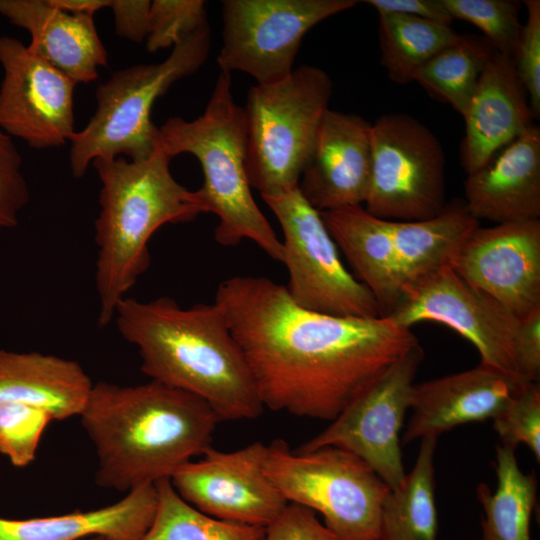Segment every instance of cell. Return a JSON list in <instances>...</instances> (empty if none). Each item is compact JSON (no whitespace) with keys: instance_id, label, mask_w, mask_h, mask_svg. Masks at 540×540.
Segmentation results:
<instances>
[{"instance_id":"6da1fadb","label":"cell","mask_w":540,"mask_h":540,"mask_svg":"<svg viewBox=\"0 0 540 540\" xmlns=\"http://www.w3.org/2000/svg\"><path fill=\"white\" fill-rule=\"evenodd\" d=\"M265 407L332 421L419 342L389 316L339 317L296 305L268 277L223 280L215 301Z\"/></svg>"},{"instance_id":"7a4b0ae2","label":"cell","mask_w":540,"mask_h":540,"mask_svg":"<svg viewBox=\"0 0 540 540\" xmlns=\"http://www.w3.org/2000/svg\"><path fill=\"white\" fill-rule=\"evenodd\" d=\"M79 417L95 448L96 484L126 493L170 479L211 446L220 422L202 399L153 380L94 383Z\"/></svg>"},{"instance_id":"3957f363","label":"cell","mask_w":540,"mask_h":540,"mask_svg":"<svg viewBox=\"0 0 540 540\" xmlns=\"http://www.w3.org/2000/svg\"><path fill=\"white\" fill-rule=\"evenodd\" d=\"M113 320L138 350L150 380L202 399L220 421L255 419L263 412L248 362L215 302L182 307L166 296L126 297Z\"/></svg>"},{"instance_id":"277c9868","label":"cell","mask_w":540,"mask_h":540,"mask_svg":"<svg viewBox=\"0 0 540 540\" xmlns=\"http://www.w3.org/2000/svg\"><path fill=\"white\" fill-rule=\"evenodd\" d=\"M171 159L157 145L143 161L119 156L92 162L101 182L95 220L100 327L111 323L118 304L148 269L152 235L164 224L189 222L205 213L196 191L172 176Z\"/></svg>"},{"instance_id":"5b68a950","label":"cell","mask_w":540,"mask_h":540,"mask_svg":"<svg viewBox=\"0 0 540 540\" xmlns=\"http://www.w3.org/2000/svg\"><path fill=\"white\" fill-rule=\"evenodd\" d=\"M246 139L244 109L234 101L230 73L221 71L204 113L192 121L169 118L159 127L158 146L171 158L190 153L200 162L204 181L196 193L205 213L218 217L214 238L220 245L249 239L282 263V241L251 193Z\"/></svg>"},{"instance_id":"8992f818","label":"cell","mask_w":540,"mask_h":540,"mask_svg":"<svg viewBox=\"0 0 540 540\" xmlns=\"http://www.w3.org/2000/svg\"><path fill=\"white\" fill-rule=\"evenodd\" d=\"M211 42L208 23L173 46L157 64L118 70L96 89L97 108L84 129L69 141L70 166L82 177L97 158H150L158 145L159 128L151 121L156 100L178 80L196 73L205 63Z\"/></svg>"},{"instance_id":"52a82bcc","label":"cell","mask_w":540,"mask_h":540,"mask_svg":"<svg viewBox=\"0 0 540 540\" xmlns=\"http://www.w3.org/2000/svg\"><path fill=\"white\" fill-rule=\"evenodd\" d=\"M333 84L321 68L302 65L284 79L251 87L246 106V173L261 196L298 187L329 109Z\"/></svg>"},{"instance_id":"ba28073f","label":"cell","mask_w":540,"mask_h":540,"mask_svg":"<svg viewBox=\"0 0 540 540\" xmlns=\"http://www.w3.org/2000/svg\"><path fill=\"white\" fill-rule=\"evenodd\" d=\"M264 470L287 503L319 513L335 540H378L390 488L356 455L332 446L293 451L277 439Z\"/></svg>"},{"instance_id":"9c48e42d","label":"cell","mask_w":540,"mask_h":540,"mask_svg":"<svg viewBox=\"0 0 540 540\" xmlns=\"http://www.w3.org/2000/svg\"><path fill=\"white\" fill-rule=\"evenodd\" d=\"M445 200V154L436 135L404 113L371 123V170L363 206L389 221H419L438 214Z\"/></svg>"},{"instance_id":"30bf717a","label":"cell","mask_w":540,"mask_h":540,"mask_svg":"<svg viewBox=\"0 0 540 540\" xmlns=\"http://www.w3.org/2000/svg\"><path fill=\"white\" fill-rule=\"evenodd\" d=\"M262 198L283 232L282 263L289 274L285 288L296 305L331 316H382L371 292L343 265L320 212L298 187Z\"/></svg>"},{"instance_id":"8fae6325","label":"cell","mask_w":540,"mask_h":540,"mask_svg":"<svg viewBox=\"0 0 540 540\" xmlns=\"http://www.w3.org/2000/svg\"><path fill=\"white\" fill-rule=\"evenodd\" d=\"M357 0H224L222 72L241 71L266 85L286 78L305 34Z\"/></svg>"},{"instance_id":"7c38bea8","label":"cell","mask_w":540,"mask_h":540,"mask_svg":"<svg viewBox=\"0 0 540 540\" xmlns=\"http://www.w3.org/2000/svg\"><path fill=\"white\" fill-rule=\"evenodd\" d=\"M423 359L424 350L418 344L355 397L323 431L296 450L337 447L362 459L391 490L402 485L407 473L400 432Z\"/></svg>"},{"instance_id":"4fadbf2b","label":"cell","mask_w":540,"mask_h":540,"mask_svg":"<svg viewBox=\"0 0 540 540\" xmlns=\"http://www.w3.org/2000/svg\"><path fill=\"white\" fill-rule=\"evenodd\" d=\"M389 317L407 328L423 321L444 324L474 345L480 364L518 376L513 345L520 320L450 266L408 290Z\"/></svg>"},{"instance_id":"5bb4252c","label":"cell","mask_w":540,"mask_h":540,"mask_svg":"<svg viewBox=\"0 0 540 540\" xmlns=\"http://www.w3.org/2000/svg\"><path fill=\"white\" fill-rule=\"evenodd\" d=\"M266 455L259 441L229 452L210 446L170 481L183 500L209 516L265 528L288 504L265 473Z\"/></svg>"},{"instance_id":"9a60e30c","label":"cell","mask_w":540,"mask_h":540,"mask_svg":"<svg viewBox=\"0 0 540 540\" xmlns=\"http://www.w3.org/2000/svg\"><path fill=\"white\" fill-rule=\"evenodd\" d=\"M0 129L33 149L55 148L74 130L71 78L21 41L0 35Z\"/></svg>"},{"instance_id":"2e32d148","label":"cell","mask_w":540,"mask_h":540,"mask_svg":"<svg viewBox=\"0 0 540 540\" xmlns=\"http://www.w3.org/2000/svg\"><path fill=\"white\" fill-rule=\"evenodd\" d=\"M450 267L525 318L540 308V220L478 226Z\"/></svg>"},{"instance_id":"e0dca14e","label":"cell","mask_w":540,"mask_h":540,"mask_svg":"<svg viewBox=\"0 0 540 540\" xmlns=\"http://www.w3.org/2000/svg\"><path fill=\"white\" fill-rule=\"evenodd\" d=\"M371 170V123L328 109L298 189L319 212L363 205Z\"/></svg>"},{"instance_id":"ac0fdd59","label":"cell","mask_w":540,"mask_h":540,"mask_svg":"<svg viewBox=\"0 0 540 540\" xmlns=\"http://www.w3.org/2000/svg\"><path fill=\"white\" fill-rule=\"evenodd\" d=\"M526 383L516 375L478 366L414 384L411 417L402 437H439L452 428L493 419Z\"/></svg>"},{"instance_id":"d6986e66","label":"cell","mask_w":540,"mask_h":540,"mask_svg":"<svg viewBox=\"0 0 540 540\" xmlns=\"http://www.w3.org/2000/svg\"><path fill=\"white\" fill-rule=\"evenodd\" d=\"M471 215L496 224L540 217V128L533 124L467 175Z\"/></svg>"},{"instance_id":"ffe728a7","label":"cell","mask_w":540,"mask_h":540,"mask_svg":"<svg viewBox=\"0 0 540 540\" xmlns=\"http://www.w3.org/2000/svg\"><path fill=\"white\" fill-rule=\"evenodd\" d=\"M463 118L460 158L467 175L533 125L535 117L512 57L495 51Z\"/></svg>"},{"instance_id":"44dd1931","label":"cell","mask_w":540,"mask_h":540,"mask_svg":"<svg viewBox=\"0 0 540 540\" xmlns=\"http://www.w3.org/2000/svg\"><path fill=\"white\" fill-rule=\"evenodd\" d=\"M0 15L28 31L29 49L77 84L94 81L107 65L92 15L65 12L49 0H0Z\"/></svg>"},{"instance_id":"7402d4cb","label":"cell","mask_w":540,"mask_h":540,"mask_svg":"<svg viewBox=\"0 0 540 540\" xmlns=\"http://www.w3.org/2000/svg\"><path fill=\"white\" fill-rule=\"evenodd\" d=\"M93 385L74 360L40 352L0 350V403L39 407L54 420H65L80 415Z\"/></svg>"},{"instance_id":"603a6c76","label":"cell","mask_w":540,"mask_h":540,"mask_svg":"<svg viewBox=\"0 0 540 540\" xmlns=\"http://www.w3.org/2000/svg\"><path fill=\"white\" fill-rule=\"evenodd\" d=\"M156 506V486L145 484L95 510L29 519L0 517V540H140L152 524Z\"/></svg>"},{"instance_id":"cb8c5ba5","label":"cell","mask_w":540,"mask_h":540,"mask_svg":"<svg viewBox=\"0 0 540 540\" xmlns=\"http://www.w3.org/2000/svg\"><path fill=\"white\" fill-rule=\"evenodd\" d=\"M320 214L354 277L371 292L382 316H390L402 299V286L389 221L363 205Z\"/></svg>"},{"instance_id":"d4e9b609","label":"cell","mask_w":540,"mask_h":540,"mask_svg":"<svg viewBox=\"0 0 540 540\" xmlns=\"http://www.w3.org/2000/svg\"><path fill=\"white\" fill-rule=\"evenodd\" d=\"M478 226L479 221L460 198L446 203L438 214L425 220L389 221L402 297L426 277L450 266Z\"/></svg>"},{"instance_id":"484cf974","label":"cell","mask_w":540,"mask_h":540,"mask_svg":"<svg viewBox=\"0 0 540 540\" xmlns=\"http://www.w3.org/2000/svg\"><path fill=\"white\" fill-rule=\"evenodd\" d=\"M437 437L421 438L417 459L405 480L386 496L378 540H436L434 452Z\"/></svg>"},{"instance_id":"4316f807","label":"cell","mask_w":540,"mask_h":540,"mask_svg":"<svg viewBox=\"0 0 540 540\" xmlns=\"http://www.w3.org/2000/svg\"><path fill=\"white\" fill-rule=\"evenodd\" d=\"M497 486L492 492L485 484L477 487L482 504L483 540H532L530 522L537 500V479L518 466L514 450L496 447Z\"/></svg>"},{"instance_id":"83f0119b","label":"cell","mask_w":540,"mask_h":540,"mask_svg":"<svg viewBox=\"0 0 540 540\" xmlns=\"http://www.w3.org/2000/svg\"><path fill=\"white\" fill-rule=\"evenodd\" d=\"M381 64L396 84L414 81L417 71L458 37L450 25L414 16L378 12Z\"/></svg>"},{"instance_id":"f1b7e54d","label":"cell","mask_w":540,"mask_h":540,"mask_svg":"<svg viewBox=\"0 0 540 540\" xmlns=\"http://www.w3.org/2000/svg\"><path fill=\"white\" fill-rule=\"evenodd\" d=\"M494 53L483 36L460 34L417 71L414 81L463 116Z\"/></svg>"},{"instance_id":"f546056e","label":"cell","mask_w":540,"mask_h":540,"mask_svg":"<svg viewBox=\"0 0 540 540\" xmlns=\"http://www.w3.org/2000/svg\"><path fill=\"white\" fill-rule=\"evenodd\" d=\"M157 506L140 540H265V528L209 516L183 500L170 479L155 483Z\"/></svg>"},{"instance_id":"4dcf8cb0","label":"cell","mask_w":540,"mask_h":540,"mask_svg":"<svg viewBox=\"0 0 540 540\" xmlns=\"http://www.w3.org/2000/svg\"><path fill=\"white\" fill-rule=\"evenodd\" d=\"M453 18L476 26L494 50L512 57L515 54L522 24L521 2L515 0H442Z\"/></svg>"},{"instance_id":"1f68e13d","label":"cell","mask_w":540,"mask_h":540,"mask_svg":"<svg viewBox=\"0 0 540 540\" xmlns=\"http://www.w3.org/2000/svg\"><path fill=\"white\" fill-rule=\"evenodd\" d=\"M52 420V415L39 407L0 403V454L15 467L28 466L35 460L42 434Z\"/></svg>"},{"instance_id":"d6a6232c","label":"cell","mask_w":540,"mask_h":540,"mask_svg":"<svg viewBox=\"0 0 540 540\" xmlns=\"http://www.w3.org/2000/svg\"><path fill=\"white\" fill-rule=\"evenodd\" d=\"M526 382L492 419L501 445L512 450L526 445L540 462V389Z\"/></svg>"},{"instance_id":"836d02e7","label":"cell","mask_w":540,"mask_h":540,"mask_svg":"<svg viewBox=\"0 0 540 540\" xmlns=\"http://www.w3.org/2000/svg\"><path fill=\"white\" fill-rule=\"evenodd\" d=\"M206 23L202 0L151 1L146 48L154 53L174 46Z\"/></svg>"},{"instance_id":"e575fe53","label":"cell","mask_w":540,"mask_h":540,"mask_svg":"<svg viewBox=\"0 0 540 540\" xmlns=\"http://www.w3.org/2000/svg\"><path fill=\"white\" fill-rule=\"evenodd\" d=\"M527 16L522 25L513 56L515 70L522 83L535 118L540 116V1L523 2Z\"/></svg>"},{"instance_id":"d590c367","label":"cell","mask_w":540,"mask_h":540,"mask_svg":"<svg viewBox=\"0 0 540 540\" xmlns=\"http://www.w3.org/2000/svg\"><path fill=\"white\" fill-rule=\"evenodd\" d=\"M21 166L22 158L11 136L0 129V230L18 224L19 214L30 199Z\"/></svg>"},{"instance_id":"8d00e7d4","label":"cell","mask_w":540,"mask_h":540,"mask_svg":"<svg viewBox=\"0 0 540 540\" xmlns=\"http://www.w3.org/2000/svg\"><path fill=\"white\" fill-rule=\"evenodd\" d=\"M265 540H335L317 514L298 504L288 503L265 527Z\"/></svg>"},{"instance_id":"74e56055","label":"cell","mask_w":540,"mask_h":540,"mask_svg":"<svg viewBox=\"0 0 540 540\" xmlns=\"http://www.w3.org/2000/svg\"><path fill=\"white\" fill-rule=\"evenodd\" d=\"M513 348L518 376L526 382H537L540 375V308L520 320Z\"/></svg>"},{"instance_id":"f35d334b","label":"cell","mask_w":540,"mask_h":540,"mask_svg":"<svg viewBox=\"0 0 540 540\" xmlns=\"http://www.w3.org/2000/svg\"><path fill=\"white\" fill-rule=\"evenodd\" d=\"M150 6L149 0H110L116 34L136 43L146 40Z\"/></svg>"},{"instance_id":"ab89813d","label":"cell","mask_w":540,"mask_h":540,"mask_svg":"<svg viewBox=\"0 0 540 540\" xmlns=\"http://www.w3.org/2000/svg\"><path fill=\"white\" fill-rule=\"evenodd\" d=\"M377 12H392L451 25L453 18L442 0H366Z\"/></svg>"},{"instance_id":"60d3db41","label":"cell","mask_w":540,"mask_h":540,"mask_svg":"<svg viewBox=\"0 0 540 540\" xmlns=\"http://www.w3.org/2000/svg\"><path fill=\"white\" fill-rule=\"evenodd\" d=\"M56 8L71 14L92 15L109 7L110 0H49Z\"/></svg>"},{"instance_id":"b9f144b4","label":"cell","mask_w":540,"mask_h":540,"mask_svg":"<svg viewBox=\"0 0 540 540\" xmlns=\"http://www.w3.org/2000/svg\"><path fill=\"white\" fill-rule=\"evenodd\" d=\"M85 540H103V539L100 538V537H91V538H88V539H85Z\"/></svg>"}]
</instances>
